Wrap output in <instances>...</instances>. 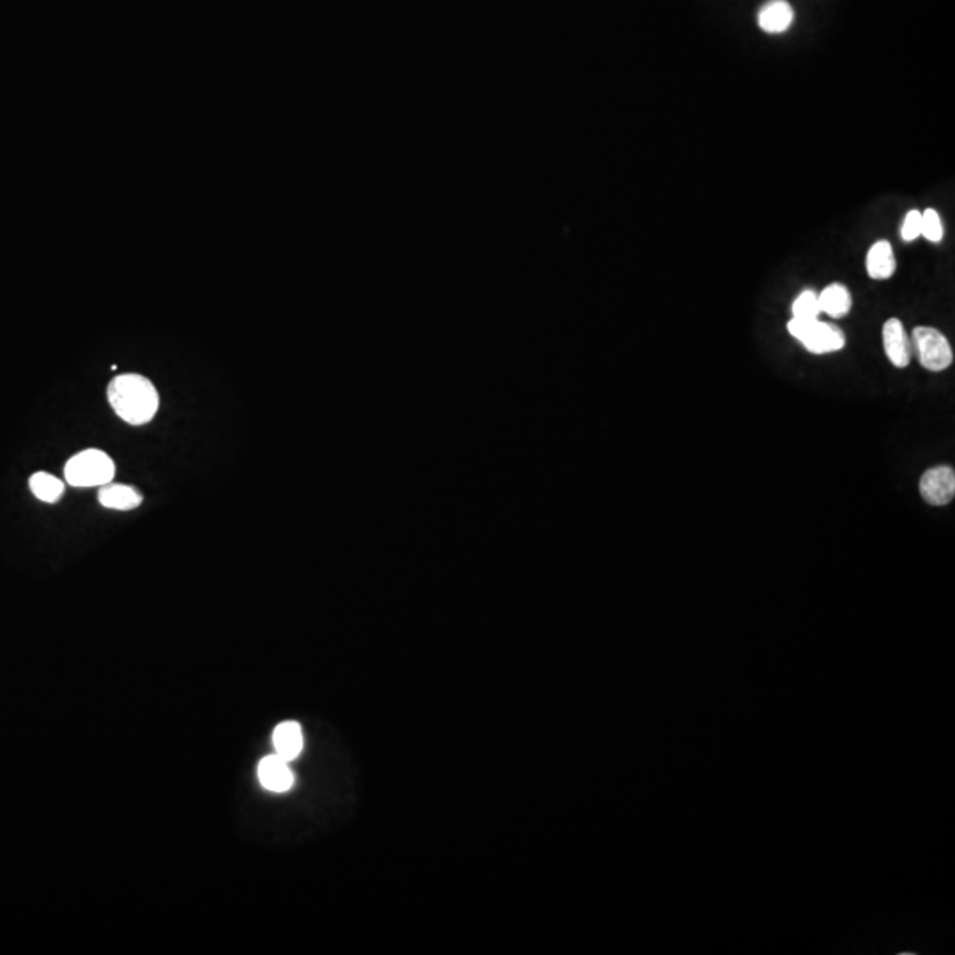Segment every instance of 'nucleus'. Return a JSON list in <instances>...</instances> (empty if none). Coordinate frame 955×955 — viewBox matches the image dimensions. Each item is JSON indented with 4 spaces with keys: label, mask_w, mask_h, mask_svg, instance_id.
<instances>
[{
    "label": "nucleus",
    "mask_w": 955,
    "mask_h": 955,
    "mask_svg": "<svg viewBox=\"0 0 955 955\" xmlns=\"http://www.w3.org/2000/svg\"><path fill=\"white\" fill-rule=\"evenodd\" d=\"M795 19V11L789 2L786 0H770L766 2L758 14V23L761 30L768 34H782L786 32Z\"/></svg>",
    "instance_id": "8"
},
{
    "label": "nucleus",
    "mask_w": 955,
    "mask_h": 955,
    "mask_svg": "<svg viewBox=\"0 0 955 955\" xmlns=\"http://www.w3.org/2000/svg\"><path fill=\"white\" fill-rule=\"evenodd\" d=\"M820 296L821 312L834 319H843L851 312V294L841 283L828 285Z\"/></svg>",
    "instance_id": "12"
},
{
    "label": "nucleus",
    "mask_w": 955,
    "mask_h": 955,
    "mask_svg": "<svg viewBox=\"0 0 955 955\" xmlns=\"http://www.w3.org/2000/svg\"><path fill=\"white\" fill-rule=\"evenodd\" d=\"M920 235L931 243H942L943 239V223L936 209H926L920 219Z\"/></svg>",
    "instance_id": "15"
},
{
    "label": "nucleus",
    "mask_w": 955,
    "mask_h": 955,
    "mask_svg": "<svg viewBox=\"0 0 955 955\" xmlns=\"http://www.w3.org/2000/svg\"><path fill=\"white\" fill-rule=\"evenodd\" d=\"M97 499L104 508L112 510H133L142 503V496L133 487L117 483L101 485Z\"/></svg>",
    "instance_id": "11"
},
{
    "label": "nucleus",
    "mask_w": 955,
    "mask_h": 955,
    "mask_svg": "<svg viewBox=\"0 0 955 955\" xmlns=\"http://www.w3.org/2000/svg\"><path fill=\"white\" fill-rule=\"evenodd\" d=\"M788 331L813 354L836 352L846 343V336L837 326L821 322L820 319H791L788 322Z\"/></svg>",
    "instance_id": "3"
},
{
    "label": "nucleus",
    "mask_w": 955,
    "mask_h": 955,
    "mask_svg": "<svg viewBox=\"0 0 955 955\" xmlns=\"http://www.w3.org/2000/svg\"><path fill=\"white\" fill-rule=\"evenodd\" d=\"M912 347L917 352L920 365L931 372H943L954 361V350L947 336L935 327H915Z\"/></svg>",
    "instance_id": "4"
},
{
    "label": "nucleus",
    "mask_w": 955,
    "mask_h": 955,
    "mask_svg": "<svg viewBox=\"0 0 955 955\" xmlns=\"http://www.w3.org/2000/svg\"><path fill=\"white\" fill-rule=\"evenodd\" d=\"M276 756L285 761H294L303 751V731L297 722H283L273 733Z\"/></svg>",
    "instance_id": "9"
},
{
    "label": "nucleus",
    "mask_w": 955,
    "mask_h": 955,
    "mask_svg": "<svg viewBox=\"0 0 955 955\" xmlns=\"http://www.w3.org/2000/svg\"><path fill=\"white\" fill-rule=\"evenodd\" d=\"M883 345L887 358L897 368H906L912 361V340L899 319H889L883 326Z\"/></svg>",
    "instance_id": "6"
},
{
    "label": "nucleus",
    "mask_w": 955,
    "mask_h": 955,
    "mask_svg": "<svg viewBox=\"0 0 955 955\" xmlns=\"http://www.w3.org/2000/svg\"><path fill=\"white\" fill-rule=\"evenodd\" d=\"M920 494L933 506H945L955 496V471L949 466L928 469L920 478Z\"/></svg>",
    "instance_id": "5"
},
{
    "label": "nucleus",
    "mask_w": 955,
    "mask_h": 955,
    "mask_svg": "<svg viewBox=\"0 0 955 955\" xmlns=\"http://www.w3.org/2000/svg\"><path fill=\"white\" fill-rule=\"evenodd\" d=\"M115 466L101 450H83L67 460L64 467L65 481L73 487H101L112 481Z\"/></svg>",
    "instance_id": "2"
},
{
    "label": "nucleus",
    "mask_w": 955,
    "mask_h": 955,
    "mask_svg": "<svg viewBox=\"0 0 955 955\" xmlns=\"http://www.w3.org/2000/svg\"><path fill=\"white\" fill-rule=\"evenodd\" d=\"M106 393L115 414L129 425H143L150 421L159 405V397L154 384L136 374L115 377Z\"/></svg>",
    "instance_id": "1"
},
{
    "label": "nucleus",
    "mask_w": 955,
    "mask_h": 955,
    "mask_svg": "<svg viewBox=\"0 0 955 955\" xmlns=\"http://www.w3.org/2000/svg\"><path fill=\"white\" fill-rule=\"evenodd\" d=\"M920 219H922V212L913 209L906 214L905 221H903V228H901V235L905 241L912 243L915 241L917 237H920Z\"/></svg>",
    "instance_id": "16"
},
{
    "label": "nucleus",
    "mask_w": 955,
    "mask_h": 955,
    "mask_svg": "<svg viewBox=\"0 0 955 955\" xmlns=\"http://www.w3.org/2000/svg\"><path fill=\"white\" fill-rule=\"evenodd\" d=\"M793 319H818L821 313L820 296L814 290H804L793 303Z\"/></svg>",
    "instance_id": "14"
},
{
    "label": "nucleus",
    "mask_w": 955,
    "mask_h": 955,
    "mask_svg": "<svg viewBox=\"0 0 955 955\" xmlns=\"http://www.w3.org/2000/svg\"><path fill=\"white\" fill-rule=\"evenodd\" d=\"M867 274L873 280H887L896 273V255L889 241H878L867 253Z\"/></svg>",
    "instance_id": "10"
},
{
    "label": "nucleus",
    "mask_w": 955,
    "mask_h": 955,
    "mask_svg": "<svg viewBox=\"0 0 955 955\" xmlns=\"http://www.w3.org/2000/svg\"><path fill=\"white\" fill-rule=\"evenodd\" d=\"M28 487L42 503H57L64 494V483L48 473H34L28 480Z\"/></svg>",
    "instance_id": "13"
},
{
    "label": "nucleus",
    "mask_w": 955,
    "mask_h": 955,
    "mask_svg": "<svg viewBox=\"0 0 955 955\" xmlns=\"http://www.w3.org/2000/svg\"><path fill=\"white\" fill-rule=\"evenodd\" d=\"M258 781L271 793H285L294 786V774L289 766V761L274 754L260 761Z\"/></svg>",
    "instance_id": "7"
}]
</instances>
